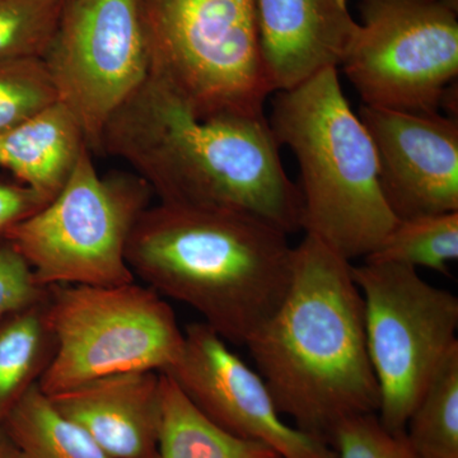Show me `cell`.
<instances>
[{"label": "cell", "mask_w": 458, "mask_h": 458, "mask_svg": "<svg viewBox=\"0 0 458 458\" xmlns=\"http://www.w3.org/2000/svg\"><path fill=\"white\" fill-rule=\"evenodd\" d=\"M279 147L265 116L201 119L149 74L111 117L99 153L125 161L161 203L247 214L289 234L302 203Z\"/></svg>", "instance_id": "6da1fadb"}, {"label": "cell", "mask_w": 458, "mask_h": 458, "mask_svg": "<svg viewBox=\"0 0 458 458\" xmlns=\"http://www.w3.org/2000/svg\"><path fill=\"white\" fill-rule=\"evenodd\" d=\"M246 346L297 429L330 445L343 421L378 412L363 297L351 261L319 238L306 233L294 247L288 291Z\"/></svg>", "instance_id": "7a4b0ae2"}, {"label": "cell", "mask_w": 458, "mask_h": 458, "mask_svg": "<svg viewBox=\"0 0 458 458\" xmlns=\"http://www.w3.org/2000/svg\"><path fill=\"white\" fill-rule=\"evenodd\" d=\"M293 251L284 232L255 216L159 201L135 223L126 262L225 342L246 345L284 298Z\"/></svg>", "instance_id": "3957f363"}, {"label": "cell", "mask_w": 458, "mask_h": 458, "mask_svg": "<svg viewBox=\"0 0 458 458\" xmlns=\"http://www.w3.org/2000/svg\"><path fill=\"white\" fill-rule=\"evenodd\" d=\"M269 125L300 165L301 228L348 261L375 252L399 221L382 194L375 146L337 69L280 90Z\"/></svg>", "instance_id": "277c9868"}, {"label": "cell", "mask_w": 458, "mask_h": 458, "mask_svg": "<svg viewBox=\"0 0 458 458\" xmlns=\"http://www.w3.org/2000/svg\"><path fill=\"white\" fill-rule=\"evenodd\" d=\"M150 74L198 117L264 116L255 0H140Z\"/></svg>", "instance_id": "5b68a950"}, {"label": "cell", "mask_w": 458, "mask_h": 458, "mask_svg": "<svg viewBox=\"0 0 458 458\" xmlns=\"http://www.w3.org/2000/svg\"><path fill=\"white\" fill-rule=\"evenodd\" d=\"M152 190L134 172L101 176L84 148L53 200L8 232L42 288L135 282L126 246Z\"/></svg>", "instance_id": "8992f818"}, {"label": "cell", "mask_w": 458, "mask_h": 458, "mask_svg": "<svg viewBox=\"0 0 458 458\" xmlns=\"http://www.w3.org/2000/svg\"><path fill=\"white\" fill-rule=\"evenodd\" d=\"M47 316L56 342L38 382L47 396L116 373L164 372L182 351L176 313L146 284L50 286Z\"/></svg>", "instance_id": "52a82bcc"}, {"label": "cell", "mask_w": 458, "mask_h": 458, "mask_svg": "<svg viewBox=\"0 0 458 458\" xmlns=\"http://www.w3.org/2000/svg\"><path fill=\"white\" fill-rule=\"evenodd\" d=\"M352 274L363 297L377 417L391 432H405L434 373L458 344V298L406 265L366 260L352 265Z\"/></svg>", "instance_id": "ba28073f"}, {"label": "cell", "mask_w": 458, "mask_h": 458, "mask_svg": "<svg viewBox=\"0 0 458 458\" xmlns=\"http://www.w3.org/2000/svg\"><path fill=\"white\" fill-rule=\"evenodd\" d=\"M342 65L366 106L433 114L458 74V22L448 0H367Z\"/></svg>", "instance_id": "9c48e42d"}, {"label": "cell", "mask_w": 458, "mask_h": 458, "mask_svg": "<svg viewBox=\"0 0 458 458\" xmlns=\"http://www.w3.org/2000/svg\"><path fill=\"white\" fill-rule=\"evenodd\" d=\"M42 60L59 101L99 153L111 117L150 74L140 0H66Z\"/></svg>", "instance_id": "30bf717a"}, {"label": "cell", "mask_w": 458, "mask_h": 458, "mask_svg": "<svg viewBox=\"0 0 458 458\" xmlns=\"http://www.w3.org/2000/svg\"><path fill=\"white\" fill-rule=\"evenodd\" d=\"M164 375L222 429L269 445L282 458H336L328 443L289 426L258 370L205 322L183 330L177 360Z\"/></svg>", "instance_id": "8fae6325"}, {"label": "cell", "mask_w": 458, "mask_h": 458, "mask_svg": "<svg viewBox=\"0 0 458 458\" xmlns=\"http://www.w3.org/2000/svg\"><path fill=\"white\" fill-rule=\"evenodd\" d=\"M386 203L397 221L458 212V123L438 113L366 106Z\"/></svg>", "instance_id": "7c38bea8"}, {"label": "cell", "mask_w": 458, "mask_h": 458, "mask_svg": "<svg viewBox=\"0 0 458 458\" xmlns=\"http://www.w3.org/2000/svg\"><path fill=\"white\" fill-rule=\"evenodd\" d=\"M255 13L274 92L339 68L360 30L340 0H255Z\"/></svg>", "instance_id": "4fadbf2b"}, {"label": "cell", "mask_w": 458, "mask_h": 458, "mask_svg": "<svg viewBox=\"0 0 458 458\" xmlns=\"http://www.w3.org/2000/svg\"><path fill=\"white\" fill-rule=\"evenodd\" d=\"M49 399L111 458H159L161 372L99 377Z\"/></svg>", "instance_id": "5bb4252c"}, {"label": "cell", "mask_w": 458, "mask_h": 458, "mask_svg": "<svg viewBox=\"0 0 458 458\" xmlns=\"http://www.w3.org/2000/svg\"><path fill=\"white\" fill-rule=\"evenodd\" d=\"M86 147L77 117L57 101L0 135V165L50 201L64 188Z\"/></svg>", "instance_id": "9a60e30c"}, {"label": "cell", "mask_w": 458, "mask_h": 458, "mask_svg": "<svg viewBox=\"0 0 458 458\" xmlns=\"http://www.w3.org/2000/svg\"><path fill=\"white\" fill-rule=\"evenodd\" d=\"M162 375L159 458H282L264 443L222 429Z\"/></svg>", "instance_id": "2e32d148"}, {"label": "cell", "mask_w": 458, "mask_h": 458, "mask_svg": "<svg viewBox=\"0 0 458 458\" xmlns=\"http://www.w3.org/2000/svg\"><path fill=\"white\" fill-rule=\"evenodd\" d=\"M55 351L47 297L0 321V429L14 406L38 385Z\"/></svg>", "instance_id": "e0dca14e"}, {"label": "cell", "mask_w": 458, "mask_h": 458, "mask_svg": "<svg viewBox=\"0 0 458 458\" xmlns=\"http://www.w3.org/2000/svg\"><path fill=\"white\" fill-rule=\"evenodd\" d=\"M2 429L21 458H111L82 428L57 411L38 385L9 412Z\"/></svg>", "instance_id": "ac0fdd59"}, {"label": "cell", "mask_w": 458, "mask_h": 458, "mask_svg": "<svg viewBox=\"0 0 458 458\" xmlns=\"http://www.w3.org/2000/svg\"><path fill=\"white\" fill-rule=\"evenodd\" d=\"M405 436L417 458H458V344L412 410Z\"/></svg>", "instance_id": "d6986e66"}, {"label": "cell", "mask_w": 458, "mask_h": 458, "mask_svg": "<svg viewBox=\"0 0 458 458\" xmlns=\"http://www.w3.org/2000/svg\"><path fill=\"white\" fill-rule=\"evenodd\" d=\"M458 259V212L399 221L366 260L394 262L448 274Z\"/></svg>", "instance_id": "ffe728a7"}, {"label": "cell", "mask_w": 458, "mask_h": 458, "mask_svg": "<svg viewBox=\"0 0 458 458\" xmlns=\"http://www.w3.org/2000/svg\"><path fill=\"white\" fill-rule=\"evenodd\" d=\"M66 0H0V63L41 57Z\"/></svg>", "instance_id": "44dd1931"}, {"label": "cell", "mask_w": 458, "mask_h": 458, "mask_svg": "<svg viewBox=\"0 0 458 458\" xmlns=\"http://www.w3.org/2000/svg\"><path fill=\"white\" fill-rule=\"evenodd\" d=\"M59 101L41 57L0 63V135Z\"/></svg>", "instance_id": "7402d4cb"}, {"label": "cell", "mask_w": 458, "mask_h": 458, "mask_svg": "<svg viewBox=\"0 0 458 458\" xmlns=\"http://www.w3.org/2000/svg\"><path fill=\"white\" fill-rule=\"evenodd\" d=\"M336 458H417L405 432H391L377 414L343 421L330 441Z\"/></svg>", "instance_id": "603a6c76"}, {"label": "cell", "mask_w": 458, "mask_h": 458, "mask_svg": "<svg viewBox=\"0 0 458 458\" xmlns=\"http://www.w3.org/2000/svg\"><path fill=\"white\" fill-rule=\"evenodd\" d=\"M47 288L35 282L29 262L7 240H0V321L47 297Z\"/></svg>", "instance_id": "cb8c5ba5"}, {"label": "cell", "mask_w": 458, "mask_h": 458, "mask_svg": "<svg viewBox=\"0 0 458 458\" xmlns=\"http://www.w3.org/2000/svg\"><path fill=\"white\" fill-rule=\"evenodd\" d=\"M49 201L21 183L0 182V240Z\"/></svg>", "instance_id": "d4e9b609"}, {"label": "cell", "mask_w": 458, "mask_h": 458, "mask_svg": "<svg viewBox=\"0 0 458 458\" xmlns=\"http://www.w3.org/2000/svg\"><path fill=\"white\" fill-rule=\"evenodd\" d=\"M0 458H21L16 445L11 442L3 429H0Z\"/></svg>", "instance_id": "484cf974"}, {"label": "cell", "mask_w": 458, "mask_h": 458, "mask_svg": "<svg viewBox=\"0 0 458 458\" xmlns=\"http://www.w3.org/2000/svg\"><path fill=\"white\" fill-rule=\"evenodd\" d=\"M340 2L345 3V4H346V0H340Z\"/></svg>", "instance_id": "4316f807"}]
</instances>
